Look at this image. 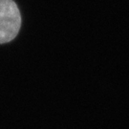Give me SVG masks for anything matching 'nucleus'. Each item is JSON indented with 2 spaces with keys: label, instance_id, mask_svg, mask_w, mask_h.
<instances>
[{
  "label": "nucleus",
  "instance_id": "nucleus-1",
  "mask_svg": "<svg viewBox=\"0 0 129 129\" xmlns=\"http://www.w3.org/2000/svg\"><path fill=\"white\" fill-rule=\"evenodd\" d=\"M21 14L14 0H0V44L14 40L21 28Z\"/></svg>",
  "mask_w": 129,
  "mask_h": 129
}]
</instances>
